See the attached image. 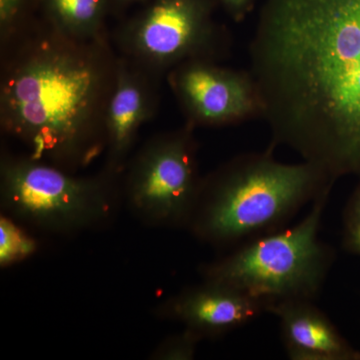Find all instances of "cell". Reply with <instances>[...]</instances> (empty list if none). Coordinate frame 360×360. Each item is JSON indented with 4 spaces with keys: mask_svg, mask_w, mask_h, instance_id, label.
<instances>
[{
    "mask_svg": "<svg viewBox=\"0 0 360 360\" xmlns=\"http://www.w3.org/2000/svg\"><path fill=\"white\" fill-rule=\"evenodd\" d=\"M331 191L311 203L298 224L251 239L201 265L203 281L224 284L271 305L291 300L314 302L336 259L333 246L319 238Z\"/></svg>",
    "mask_w": 360,
    "mask_h": 360,
    "instance_id": "277c9868",
    "label": "cell"
},
{
    "mask_svg": "<svg viewBox=\"0 0 360 360\" xmlns=\"http://www.w3.org/2000/svg\"><path fill=\"white\" fill-rule=\"evenodd\" d=\"M122 175L104 167L79 175L28 155L2 153L0 202L7 217L49 233L97 229L115 217Z\"/></svg>",
    "mask_w": 360,
    "mask_h": 360,
    "instance_id": "5b68a950",
    "label": "cell"
},
{
    "mask_svg": "<svg viewBox=\"0 0 360 360\" xmlns=\"http://www.w3.org/2000/svg\"><path fill=\"white\" fill-rule=\"evenodd\" d=\"M274 146L243 153L203 177L187 225L213 248H233L286 226L305 205L333 191L336 179L312 163L281 162Z\"/></svg>",
    "mask_w": 360,
    "mask_h": 360,
    "instance_id": "3957f363",
    "label": "cell"
},
{
    "mask_svg": "<svg viewBox=\"0 0 360 360\" xmlns=\"http://www.w3.org/2000/svg\"><path fill=\"white\" fill-rule=\"evenodd\" d=\"M234 22H243L257 6L258 0H215Z\"/></svg>",
    "mask_w": 360,
    "mask_h": 360,
    "instance_id": "2e32d148",
    "label": "cell"
},
{
    "mask_svg": "<svg viewBox=\"0 0 360 360\" xmlns=\"http://www.w3.org/2000/svg\"><path fill=\"white\" fill-rule=\"evenodd\" d=\"M278 319L284 350L291 360H360L330 319L311 300H291L267 309Z\"/></svg>",
    "mask_w": 360,
    "mask_h": 360,
    "instance_id": "8fae6325",
    "label": "cell"
},
{
    "mask_svg": "<svg viewBox=\"0 0 360 360\" xmlns=\"http://www.w3.org/2000/svg\"><path fill=\"white\" fill-rule=\"evenodd\" d=\"M194 129L186 123L156 134L127 161L122 198L144 224L187 229L203 179Z\"/></svg>",
    "mask_w": 360,
    "mask_h": 360,
    "instance_id": "52a82bcc",
    "label": "cell"
},
{
    "mask_svg": "<svg viewBox=\"0 0 360 360\" xmlns=\"http://www.w3.org/2000/svg\"><path fill=\"white\" fill-rule=\"evenodd\" d=\"M215 0H146L118 26V54L158 77L193 59L219 61L231 49V32L214 20Z\"/></svg>",
    "mask_w": 360,
    "mask_h": 360,
    "instance_id": "8992f818",
    "label": "cell"
},
{
    "mask_svg": "<svg viewBox=\"0 0 360 360\" xmlns=\"http://www.w3.org/2000/svg\"><path fill=\"white\" fill-rule=\"evenodd\" d=\"M42 20L65 37L78 40L108 35L105 20L110 0H37Z\"/></svg>",
    "mask_w": 360,
    "mask_h": 360,
    "instance_id": "7c38bea8",
    "label": "cell"
},
{
    "mask_svg": "<svg viewBox=\"0 0 360 360\" xmlns=\"http://www.w3.org/2000/svg\"><path fill=\"white\" fill-rule=\"evenodd\" d=\"M1 49L2 131L26 155L70 172L103 155L120 56L108 34L73 39L30 21Z\"/></svg>",
    "mask_w": 360,
    "mask_h": 360,
    "instance_id": "7a4b0ae2",
    "label": "cell"
},
{
    "mask_svg": "<svg viewBox=\"0 0 360 360\" xmlns=\"http://www.w3.org/2000/svg\"><path fill=\"white\" fill-rule=\"evenodd\" d=\"M264 312V302L231 286L205 281L170 296L155 309L158 319L179 322L202 340L229 335Z\"/></svg>",
    "mask_w": 360,
    "mask_h": 360,
    "instance_id": "30bf717a",
    "label": "cell"
},
{
    "mask_svg": "<svg viewBox=\"0 0 360 360\" xmlns=\"http://www.w3.org/2000/svg\"><path fill=\"white\" fill-rule=\"evenodd\" d=\"M342 212L341 245L349 255L360 257V177Z\"/></svg>",
    "mask_w": 360,
    "mask_h": 360,
    "instance_id": "9a60e30c",
    "label": "cell"
},
{
    "mask_svg": "<svg viewBox=\"0 0 360 360\" xmlns=\"http://www.w3.org/2000/svg\"><path fill=\"white\" fill-rule=\"evenodd\" d=\"M113 4H118V6H127L130 4H137V2H146V0H110Z\"/></svg>",
    "mask_w": 360,
    "mask_h": 360,
    "instance_id": "e0dca14e",
    "label": "cell"
},
{
    "mask_svg": "<svg viewBox=\"0 0 360 360\" xmlns=\"http://www.w3.org/2000/svg\"><path fill=\"white\" fill-rule=\"evenodd\" d=\"M37 0H0V41L4 45L30 20V11Z\"/></svg>",
    "mask_w": 360,
    "mask_h": 360,
    "instance_id": "4fadbf2b",
    "label": "cell"
},
{
    "mask_svg": "<svg viewBox=\"0 0 360 360\" xmlns=\"http://www.w3.org/2000/svg\"><path fill=\"white\" fill-rule=\"evenodd\" d=\"M250 60L270 146L360 177V0H264Z\"/></svg>",
    "mask_w": 360,
    "mask_h": 360,
    "instance_id": "6da1fadb",
    "label": "cell"
},
{
    "mask_svg": "<svg viewBox=\"0 0 360 360\" xmlns=\"http://www.w3.org/2000/svg\"><path fill=\"white\" fill-rule=\"evenodd\" d=\"M118 56L115 89L106 110L104 167L122 174L141 127L156 115L161 78Z\"/></svg>",
    "mask_w": 360,
    "mask_h": 360,
    "instance_id": "9c48e42d",
    "label": "cell"
},
{
    "mask_svg": "<svg viewBox=\"0 0 360 360\" xmlns=\"http://www.w3.org/2000/svg\"><path fill=\"white\" fill-rule=\"evenodd\" d=\"M167 80L186 123L194 129L231 127L264 117V103L250 70L193 59L172 68Z\"/></svg>",
    "mask_w": 360,
    "mask_h": 360,
    "instance_id": "ba28073f",
    "label": "cell"
},
{
    "mask_svg": "<svg viewBox=\"0 0 360 360\" xmlns=\"http://www.w3.org/2000/svg\"><path fill=\"white\" fill-rule=\"evenodd\" d=\"M202 341L200 336L188 329L170 335L161 341L153 350L149 359L153 360H191L195 357L198 343Z\"/></svg>",
    "mask_w": 360,
    "mask_h": 360,
    "instance_id": "5bb4252c",
    "label": "cell"
}]
</instances>
